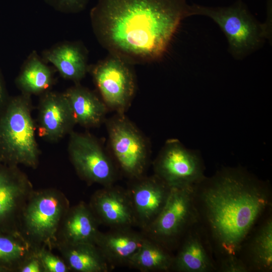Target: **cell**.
<instances>
[{"instance_id":"484cf974","label":"cell","mask_w":272,"mask_h":272,"mask_svg":"<svg viewBox=\"0 0 272 272\" xmlns=\"http://www.w3.org/2000/svg\"><path fill=\"white\" fill-rule=\"evenodd\" d=\"M55 10L65 13H77L83 11L89 0H44Z\"/></svg>"},{"instance_id":"277c9868","label":"cell","mask_w":272,"mask_h":272,"mask_svg":"<svg viewBox=\"0 0 272 272\" xmlns=\"http://www.w3.org/2000/svg\"><path fill=\"white\" fill-rule=\"evenodd\" d=\"M201 16L212 20L225 35L228 51L232 57L242 60L261 49L270 36L263 23L251 13L242 0L228 6L210 7L192 4L190 16Z\"/></svg>"},{"instance_id":"52a82bcc","label":"cell","mask_w":272,"mask_h":272,"mask_svg":"<svg viewBox=\"0 0 272 272\" xmlns=\"http://www.w3.org/2000/svg\"><path fill=\"white\" fill-rule=\"evenodd\" d=\"M198 222L193 186L172 187L162 211L143 233L173 252Z\"/></svg>"},{"instance_id":"9a60e30c","label":"cell","mask_w":272,"mask_h":272,"mask_svg":"<svg viewBox=\"0 0 272 272\" xmlns=\"http://www.w3.org/2000/svg\"><path fill=\"white\" fill-rule=\"evenodd\" d=\"M176 250L171 271L213 272L217 270L211 245L198 222L187 232Z\"/></svg>"},{"instance_id":"8992f818","label":"cell","mask_w":272,"mask_h":272,"mask_svg":"<svg viewBox=\"0 0 272 272\" xmlns=\"http://www.w3.org/2000/svg\"><path fill=\"white\" fill-rule=\"evenodd\" d=\"M111 156L124 176L133 180L145 175L150 158L148 140L124 114L106 121Z\"/></svg>"},{"instance_id":"3957f363","label":"cell","mask_w":272,"mask_h":272,"mask_svg":"<svg viewBox=\"0 0 272 272\" xmlns=\"http://www.w3.org/2000/svg\"><path fill=\"white\" fill-rule=\"evenodd\" d=\"M30 96L9 98L0 111V162L35 169L40 152L35 137Z\"/></svg>"},{"instance_id":"4fadbf2b","label":"cell","mask_w":272,"mask_h":272,"mask_svg":"<svg viewBox=\"0 0 272 272\" xmlns=\"http://www.w3.org/2000/svg\"><path fill=\"white\" fill-rule=\"evenodd\" d=\"M88 204L100 225L110 229L136 227L126 189L114 185L103 187L92 194Z\"/></svg>"},{"instance_id":"d6986e66","label":"cell","mask_w":272,"mask_h":272,"mask_svg":"<svg viewBox=\"0 0 272 272\" xmlns=\"http://www.w3.org/2000/svg\"><path fill=\"white\" fill-rule=\"evenodd\" d=\"M76 124L85 127H96L105 119L108 110L102 99L79 84L64 92Z\"/></svg>"},{"instance_id":"e0dca14e","label":"cell","mask_w":272,"mask_h":272,"mask_svg":"<svg viewBox=\"0 0 272 272\" xmlns=\"http://www.w3.org/2000/svg\"><path fill=\"white\" fill-rule=\"evenodd\" d=\"M100 225L89 204L80 201L71 206L62 219L57 234L56 244H95L100 232Z\"/></svg>"},{"instance_id":"9c48e42d","label":"cell","mask_w":272,"mask_h":272,"mask_svg":"<svg viewBox=\"0 0 272 272\" xmlns=\"http://www.w3.org/2000/svg\"><path fill=\"white\" fill-rule=\"evenodd\" d=\"M131 65L109 54L89 68L107 108L117 114H124L131 104L136 90Z\"/></svg>"},{"instance_id":"4dcf8cb0","label":"cell","mask_w":272,"mask_h":272,"mask_svg":"<svg viewBox=\"0 0 272 272\" xmlns=\"http://www.w3.org/2000/svg\"><path fill=\"white\" fill-rule=\"evenodd\" d=\"M8 271L5 268L0 266V272Z\"/></svg>"},{"instance_id":"cb8c5ba5","label":"cell","mask_w":272,"mask_h":272,"mask_svg":"<svg viewBox=\"0 0 272 272\" xmlns=\"http://www.w3.org/2000/svg\"><path fill=\"white\" fill-rule=\"evenodd\" d=\"M38 249L19 233L0 232V266L17 271L24 261Z\"/></svg>"},{"instance_id":"7402d4cb","label":"cell","mask_w":272,"mask_h":272,"mask_svg":"<svg viewBox=\"0 0 272 272\" xmlns=\"http://www.w3.org/2000/svg\"><path fill=\"white\" fill-rule=\"evenodd\" d=\"M174 255L173 252L146 236L127 266L142 272L170 271Z\"/></svg>"},{"instance_id":"d4e9b609","label":"cell","mask_w":272,"mask_h":272,"mask_svg":"<svg viewBox=\"0 0 272 272\" xmlns=\"http://www.w3.org/2000/svg\"><path fill=\"white\" fill-rule=\"evenodd\" d=\"M44 272H70L68 266L61 257L55 255L52 250L42 248L38 250Z\"/></svg>"},{"instance_id":"6da1fadb","label":"cell","mask_w":272,"mask_h":272,"mask_svg":"<svg viewBox=\"0 0 272 272\" xmlns=\"http://www.w3.org/2000/svg\"><path fill=\"white\" fill-rule=\"evenodd\" d=\"M190 8L186 0H98L90 19L109 54L145 64L163 57Z\"/></svg>"},{"instance_id":"f546056e","label":"cell","mask_w":272,"mask_h":272,"mask_svg":"<svg viewBox=\"0 0 272 272\" xmlns=\"http://www.w3.org/2000/svg\"><path fill=\"white\" fill-rule=\"evenodd\" d=\"M8 99L6 88L0 73V111L6 105Z\"/></svg>"},{"instance_id":"4316f807","label":"cell","mask_w":272,"mask_h":272,"mask_svg":"<svg viewBox=\"0 0 272 272\" xmlns=\"http://www.w3.org/2000/svg\"><path fill=\"white\" fill-rule=\"evenodd\" d=\"M217 270L221 272H248V269L238 257L231 256L217 261Z\"/></svg>"},{"instance_id":"83f0119b","label":"cell","mask_w":272,"mask_h":272,"mask_svg":"<svg viewBox=\"0 0 272 272\" xmlns=\"http://www.w3.org/2000/svg\"><path fill=\"white\" fill-rule=\"evenodd\" d=\"M17 272H44L38 250L24 261Z\"/></svg>"},{"instance_id":"5b68a950","label":"cell","mask_w":272,"mask_h":272,"mask_svg":"<svg viewBox=\"0 0 272 272\" xmlns=\"http://www.w3.org/2000/svg\"><path fill=\"white\" fill-rule=\"evenodd\" d=\"M70 201L54 188L34 190L21 216L19 232L37 249L56 248L61 222L70 207Z\"/></svg>"},{"instance_id":"30bf717a","label":"cell","mask_w":272,"mask_h":272,"mask_svg":"<svg viewBox=\"0 0 272 272\" xmlns=\"http://www.w3.org/2000/svg\"><path fill=\"white\" fill-rule=\"evenodd\" d=\"M153 167L154 175L171 187L193 186L206 177L200 157L176 139L166 142Z\"/></svg>"},{"instance_id":"2e32d148","label":"cell","mask_w":272,"mask_h":272,"mask_svg":"<svg viewBox=\"0 0 272 272\" xmlns=\"http://www.w3.org/2000/svg\"><path fill=\"white\" fill-rule=\"evenodd\" d=\"M146 238L142 231L132 227L113 228L105 232L100 231L95 245L113 268L127 266Z\"/></svg>"},{"instance_id":"7c38bea8","label":"cell","mask_w":272,"mask_h":272,"mask_svg":"<svg viewBox=\"0 0 272 272\" xmlns=\"http://www.w3.org/2000/svg\"><path fill=\"white\" fill-rule=\"evenodd\" d=\"M171 187L155 175L130 180L126 188L136 222L143 232L157 218L164 208Z\"/></svg>"},{"instance_id":"7a4b0ae2","label":"cell","mask_w":272,"mask_h":272,"mask_svg":"<svg viewBox=\"0 0 272 272\" xmlns=\"http://www.w3.org/2000/svg\"><path fill=\"white\" fill-rule=\"evenodd\" d=\"M193 190L198 223L217 261L239 257L245 242L271 207L270 187L242 169L229 168L206 177Z\"/></svg>"},{"instance_id":"ba28073f","label":"cell","mask_w":272,"mask_h":272,"mask_svg":"<svg viewBox=\"0 0 272 272\" xmlns=\"http://www.w3.org/2000/svg\"><path fill=\"white\" fill-rule=\"evenodd\" d=\"M69 135V157L80 178L89 184L114 185L119 171L99 141L86 133L72 131Z\"/></svg>"},{"instance_id":"ffe728a7","label":"cell","mask_w":272,"mask_h":272,"mask_svg":"<svg viewBox=\"0 0 272 272\" xmlns=\"http://www.w3.org/2000/svg\"><path fill=\"white\" fill-rule=\"evenodd\" d=\"M64 79L79 82L89 70L86 51L79 43L65 42L58 44L44 53Z\"/></svg>"},{"instance_id":"f1b7e54d","label":"cell","mask_w":272,"mask_h":272,"mask_svg":"<svg viewBox=\"0 0 272 272\" xmlns=\"http://www.w3.org/2000/svg\"><path fill=\"white\" fill-rule=\"evenodd\" d=\"M266 20L263 23L267 32L271 36L272 32V0H266Z\"/></svg>"},{"instance_id":"603a6c76","label":"cell","mask_w":272,"mask_h":272,"mask_svg":"<svg viewBox=\"0 0 272 272\" xmlns=\"http://www.w3.org/2000/svg\"><path fill=\"white\" fill-rule=\"evenodd\" d=\"M52 83L51 70L34 53L28 58L16 80L22 94L29 96L47 92Z\"/></svg>"},{"instance_id":"8fae6325","label":"cell","mask_w":272,"mask_h":272,"mask_svg":"<svg viewBox=\"0 0 272 272\" xmlns=\"http://www.w3.org/2000/svg\"><path fill=\"white\" fill-rule=\"evenodd\" d=\"M34 190L18 166L0 162V232L19 233L21 215Z\"/></svg>"},{"instance_id":"ac0fdd59","label":"cell","mask_w":272,"mask_h":272,"mask_svg":"<svg viewBox=\"0 0 272 272\" xmlns=\"http://www.w3.org/2000/svg\"><path fill=\"white\" fill-rule=\"evenodd\" d=\"M240 251V258L249 271L270 272L272 270V218L268 215L254 228Z\"/></svg>"},{"instance_id":"44dd1931","label":"cell","mask_w":272,"mask_h":272,"mask_svg":"<svg viewBox=\"0 0 272 272\" xmlns=\"http://www.w3.org/2000/svg\"><path fill=\"white\" fill-rule=\"evenodd\" d=\"M55 248L71 271L108 272L113 269L94 244L58 243Z\"/></svg>"},{"instance_id":"5bb4252c","label":"cell","mask_w":272,"mask_h":272,"mask_svg":"<svg viewBox=\"0 0 272 272\" xmlns=\"http://www.w3.org/2000/svg\"><path fill=\"white\" fill-rule=\"evenodd\" d=\"M37 128L39 136L55 142L72 131L76 124L64 93L47 91L41 97L38 107Z\"/></svg>"}]
</instances>
